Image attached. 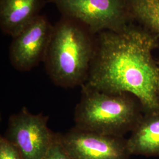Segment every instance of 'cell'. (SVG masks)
<instances>
[{
	"instance_id": "12",
	"label": "cell",
	"mask_w": 159,
	"mask_h": 159,
	"mask_svg": "<svg viewBox=\"0 0 159 159\" xmlns=\"http://www.w3.org/2000/svg\"><path fill=\"white\" fill-rule=\"evenodd\" d=\"M42 159H73L63 147L59 133H57L55 141Z\"/></svg>"
},
{
	"instance_id": "9",
	"label": "cell",
	"mask_w": 159,
	"mask_h": 159,
	"mask_svg": "<svg viewBox=\"0 0 159 159\" xmlns=\"http://www.w3.org/2000/svg\"><path fill=\"white\" fill-rule=\"evenodd\" d=\"M131 155L159 156V112L144 114L127 139Z\"/></svg>"
},
{
	"instance_id": "13",
	"label": "cell",
	"mask_w": 159,
	"mask_h": 159,
	"mask_svg": "<svg viewBox=\"0 0 159 159\" xmlns=\"http://www.w3.org/2000/svg\"><path fill=\"white\" fill-rule=\"evenodd\" d=\"M159 65V61H158ZM157 102H158V104L159 105V87H158V90H157Z\"/></svg>"
},
{
	"instance_id": "2",
	"label": "cell",
	"mask_w": 159,
	"mask_h": 159,
	"mask_svg": "<svg viewBox=\"0 0 159 159\" xmlns=\"http://www.w3.org/2000/svg\"><path fill=\"white\" fill-rule=\"evenodd\" d=\"M95 50V35L77 20L64 17L53 26L44 58L54 84L64 88L83 85Z\"/></svg>"
},
{
	"instance_id": "1",
	"label": "cell",
	"mask_w": 159,
	"mask_h": 159,
	"mask_svg": "<svg viewBox=\"0 0 159 159\" xmlns=\"http://www.w3.org/2000/svg\"><path fill=\"white\" fill-rule=\"evenodd\" d=\"M157 37L133 22L95 35V50L84 84L99 91L136 97L144 114L159 112V65L154 57Z\"/></svg>"
},
{
	"instance_id": "11",
	"label": "cell",
	"mask_w": 159,
	"mask_h": 159,
	"mask_svg": "<svg viewBox=\"0 0 159 159\" xmlns=\"http://www.w3.org/2000/svg\"><path fill=\"white\" fill-rule=\"evenodd\" d=\"M0 159H24L17 147L4 137L0 138Z\"/></svg>"
},
{
	"instance_id": "3",
	"label": "cell",
	"mask_w": 159,
	"mask_h": 159,
	"mask_svg": "<svg viewBox=\"0 0 159 159\" xmlns=\"http://www.w3.org/2000/svg\"><path fill=\"white\" fill-rule=\"evenodd\" d=\"M81 97L74 110L75 127L111 136L125 137L144 114L136 97L127 93L99 91L81 85Z\"/></svg>"
},
{
	"instance_id": "4",
	"label": "cell",
	"mask_w": 159,
	"mask_h": 159,
	"mask_svg": "<svg viewBox=\"0 0 159 159\" xmlns=\"http://www.w3.org/2000/svg\"><path fill=\"white\" fill-rule=\"evenodd\" d=\"M64 17L77 20L94 35L119 30L133 22L127 0H52Z\"/></svg>"
},
{
	"instance_id": "10",
	"label": "cell",
	"mask_w": 159,
	"mask_h": 159,
	"mask_svg": "<svg viewBox=\"0 0 159 159\" xmlns=\"http://www.w3.org/2000/svg\"><path fill=\"white\" fill-rule=\"evenodd\" d=\"M127 4L132 21L154 34L159 47V0H127Z\"/></svg>"
},
{
	"instance_id": "5",
	"label": "cell",
	"mask_w": 159,
	"mask_h": 159,
	"mask_svg": "<svg viewBox=\"0 0 159 159\" xmlns=\"http://www.w3.org/2000/svg\"><path fill=\"white\" fill-rule=\"evenodd\" d=\"M48 117L23 107L10 117L4 137L15 145L24 159H42L57 137L49 129Z\"/></svg>"
},
{
	"instance_id": "6",
	"label": "cell",
	"mask_w": 159,
	"mask_h": 159,
	"mask_svg": "<svg viewBox=\"0 0 159 159\" xmlns=\"http://www.w3.org/2000/svg\"><path fill=\"white\" fill-rule=\"evenodd\" d=\"M63 147L73 159H129L125 137L111 136L74 127L60 134Z\"/></svg>"
},
{
	"instance_id": "8",
	"label": "cell",
	"mask_w": 159,
	"mask_h": 159,
	"mask_svg": "<svg viewBox=\"0 0 159 159\" xmlns=\"http://www.w3.org/2000/svg\"><path fill=\"white\" fill-rule=\"evenodd\" d=\"M44 0H0V27L16 37L40 16Z\"/></svg>"
},
{
	"instance_id": "7",
	"label": "cell",
	"mask_w": 159,
	"mask_h": 159,
	"mask_svg": "<svg viewBox=\"0 0 159 159\" xmlns=\"http://www.w3.org/2000/svg\"><path fill=\"white\" fill-rule=\"evenodd\" d=\"M52 29L47 18L40 15L12 38L9 57L13 67L27 71L44 61Z\"/></svg>"
}]
</instances>
